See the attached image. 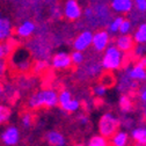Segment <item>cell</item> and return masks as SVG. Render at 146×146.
<instances>
[{
  "instance_id": "cell-1",
  "label": "cell",
  "mask_w": 146,
  "mask_h": 146,
  "mask_svg": "<svg viewBox=\"0 0 146 146\" xmlns=\"http://www.w3.org/2000/svg\"><path fill=\"white\" fill-rule=\"evenodd\" d=\"M57 104H59L58 93L52 88L41 89L38 92L31 94L28 99V107L30 109L54 108Z\"/></svg>"
},
{
  "instance_id": "cell-2",
  "label": "cell",
  "mask_w": 146,
  "mask_h": 146,
  "mask_svg": "<svg viewBox=\"0 0 146 146\" xmlns=\"http://www.w3.org/2000/svg\"><path fill=\"white\" fill-rule=\"evenodd\" d=\"M123 64V51L116 45H110L104 50L101 65L106 71H116Z\"/></svg>"
},
{
  "instance_id": "cell-3",
  "label": "cell",
  "mask_w": 146,
  "mask_h": 146,
  "mask_svg": "<svg viewBox=\"0 0 146 146\" xmlns=\"http://www.w3.org/2000/svg\"><path fill=\"white\" fill-rule=\"evenodd\" d=\"M121 125L119 118L113 113H106L101 116L99 121V132L106 138L113 137L114 133L118 131Z\"/></svg>"
},
{
  "instance_id": "cell-4",
  "label": "cell",
  "mask_w": 146,
  "mask_h": 146,
  "mask_svg": "<svg viewBox=\"0 0 146 146\" xmlns=\"http://www.w3.org/2000/svg\"><path fill=\"white\" fill-rule=\"evenodd\" d=\"M21 138L20 130L15 125H8L0 133V139L6 146H15L19 144Z\"/></svg>"
},
{
  "instance_id": "cell-5",
  "label": "cell",
  "mask_w": 146,
  "mask_h": 146,
  "mask_svg": "<svg viewBox=\"0 0 146 146\" xmlns=\"http://www.w3.org/2000/svg\"><path fill=\"white\" fill-rule=\"evenodd\" d=\"M13 65L22 72H26L30 68V56L26 50H16L13 54Z\"/></svg>"
},
{
  "instance_id": "cell-6",
  "label": "cell",
  "mask_w": 146,
  "mask_h": 146,
  "mask_svg": "<svg viewBox=\"0 0 146 146\" xmlns=\"http://www.w3.org/2000/svg\"><path fill=\"white\" fill-rule=\"evenodd\" d=\"M51 65H52L53 68H56V70H66V68H68L72 65L71 54H68L65 51L57 52L52 57Z\"/></svg>"
},
{
  "instance_id": "cell-7",
  "label": "cell",
  "mask_w": 146,
  "mask_h": 146,
  "mask_svg": "<svg viewBox=\"0 0 146 146\" xmlns=\"http://www.w3.org/2000/svg\"><path fill=\"white\" fill-rule=\"evenodd\" d=\"M93 36L94 34L90 31H82L80 35H78V37L73 41V48H74V50L85 51L86 49H88L93 43Z\"/></svg>"
},
{
  "instance_id": "cell-8",
  "label": "cell",
  "mask_w": 146,
  "mask_h": 146,
  "mask_svg": "<svg viewBox=\"0 0 146 146\" xmlns=\"http://www.w3.org/2000/svg\"><path fill=\"white\" fill-rule=\"evenodd\" d=\"M109 40H110L109 34L104 30H101V31H98L94 34L92 45L96 51H104L108 48Z\"/></svg>"
},
{
  "instance_id": "cell-9",
  "label": "cell",
  "mask_w": 146,
  "mask_h": 146,
  "mask_svg": "<svg viewBox=\"0 0 146 146\" xmlns=\"http://www.w3.org/2000/svg\"><path fill=\"white\" fill-rule=\"evenodd\" d=\"M64 14L70 20H77L81 15V8L76 0H67L64 7Z\"/></svg>"
},
{
  "instance_id": "cell-10",
  "label": "cell",
  "mask_w": 146,
  "mask_h": 146,
  "mask_svg": "<svg viewBox=\"0 0 146 146\" xmlns=\"http://www.w3.org/2000/svg\"><path fill=\"white\" fill-rule=\"evenodd\" d=\"M127 77L135 81H137V82L146 81V67L138 62L135 66H132L129 71H127Z\"/></svg>"
},
{
  "instance_id": "cell-11",
  "label": "cell",
  "mask_w": 146,
  "mask_h": 146,
  "mask_svg": "<svg viewBox=\"0 0 146 146\" xmlns=\"http://www.w3.org/2000/svg\"><path fill=\"white\" fill-rule=\"evenodd\" d=\"M45 140L50 146H65L66 145V139L63 133L59 131H49L45 135Z\"/></svg>"
},
{
  "instance_id": "cell-12",
  "label": "cell",
  "mask_w": 146,
  "mask_h": 146,
  "mask_svg": "<svg viewBox=\"0 0 146 146\" xmlns=\"http://www.w3.org/2000/svg\"><path fill=\"white\" fill-rule=\"evenodd\" d=\"M129 140H130V136L125 131H117L116 133L113 135V137H110V145L111 146H129Z\"/></svg>"
},
{
  "instance_id": "cell-13",
  "label": "cell",
  "mask_w": 146,
  "mask_h": 146,
  "mask_svg": "<svg viewBox=\"0 0 146 146\" xmlns=\"http://www.w3.org/2000/svg\"><path fill=\"white\" fill-rule=\"evenodd\" d=\"M133 38L129 35H121L116 40V46L122 50L123 52H126V51H130L133 46Z\"/></svg>"
},
{
  "instance_id": "cell-14",
  "label": "cell",
  "mask_w": 146,
  "mask_h": 146,
  "mask_svg": "<svg viewBox=\"0 0 146 146\" xmlns=\"http://www.w3.org/2000/svg\"><path fill=\"white\" fill-rule=\"evenodd\" d=\"M35 31V25L31 21H26L16 28V34L20 37H29Z\"/></svg>"
},
{
  "instance_id": "cell-15",
  "label": "cell",
  "mask_w": 146,
  "mask_h": 146,
  "mask_svg": "<svg viewBox=\"0 0 146 146\" xmlns=\"http://www.w3.org/2000/svg\"><path fill=\"white\" fill-rule=\"evenodd\" d=\"M12 35V26L6 17L0 16V41H5L11 37Z\"/></svg>"
},
{
  "instance_id": "cell-16",
  "label": "cell",
  "mask_w": 146,
  "mask_h": 146,
  "mask_svg": "<svg viewBox=\"0 0 146 146\" xmlns=\"http://www.w3.org/2000/svg\"><path fill=\"white\" fill-rule=\"evenodd\" d=\"M111 7L118 13H126L132 7V0H113Z\"/></svg>"
},
{
  "instance_id": "cell-17",
  "label": "cell",
  "mask_w": 146,
  "mask_h": 146,
  "mask_svg": "<svg viewBox=\"0 0 146 146\" xmlns=\"http://www.w3.org/2000/svg\"><path fill=\"white\" fill-rule=\"evenodd\" d=\"M118 107H119V110L123 113V114H129L132 108H133V103H132V100L130 99L129 95H122L118 100Z\"/></svg>"
},
{
  "instance_id": "cell-18",
  "label": "cell",
  "mask_w": 146,
  "mask_h": 146,
  "mask_svg": "<svg viewBox=\"0 0 146 146\" xmlns=\"http://www.w3.org/2000/svg\"><path fill=\"white\" fill-rule=\"evenodd\" d=\"M81 107V102L78 99L72 98L70 101H67L66 103H64L63 106H60V108L66 113H77Z\"/></svg>"
},
{
  "instance_id": "cell-19",
  "label": "cell",
  "mask_w": 146,
  "mask_h": 146,
  "mask_svg": "<svg viewBox=\"0 0 146 146\" xmlns=\"http://www.w3.org/2000/svg\"><path fill=\"white\" fill-rule=\"evenodd\" d=\"M131 138L136 143L146 144V127H136L131 131Z\"/></svg>"
},
{
  "instance_id": "cell-20",
  "label": "cell",
  "mask_w": 146,
  "mask_h": 146,
  "mask_svg": "<svg viewBox=\"0 0 146 146\" xmlns=\"http://www.w3.org/2000/svg\"><path fill=\"white\" fill-rule=\"evenodd\" d=\"M87 146H110V144L108 141V138L103 137L102 135H96L88 140Z\"/></svg>"
},
{
  "instance_id": "cell-21",
  "label": "cell",
  "mask_w": 146,
  "mask_h": 146,
  "mask_svg": "<svg viewBox=\"0 0 146 146\" xmlns=\"http://www.w3.org/2000/svg\"><path fill=\"white\" fill-rule=\"evenodd\" d=\"M133 40L138 43V44H144L146 43V23L141 25L137 31L133 35Z\"/></svg>"
},
{
  "instance_id": "cell-22",
  "label": "cell",
  "mask_w": 146,
  "mask_h": 146,
  "mask_svg": "<svg viewBox=\"0 0 146 146\" xmlns=\"http://www.w3.org/2000/svg\"><path fill=\"white\" fill-rule=\"evenodd\" d=\"M12 45L9 42H0V59H5L7 58L9 54L12 53Z\"/></svg>"
},
{
  "instance_id": "cell-23",
  "label": "cell",
  "mask_w": 146,
  "mask_h": 146,
  "mask_svg": "<svg viewBox=\"0 0 146 146\" xmlns=\"http://www.w3.org/2000/svg\"><path fill=\"white\" fill-rule=\"evenodd\" d=\"M11 117V109L7 106L0 104V125L5 124Z\"/></svg>"
},
{
  "instance_id": "cell-24",
  "label": "cell",
  "mask_w": 146,
  "mask_h": 146,
  "mask_svg": "<svg viewBox=\"0 0 146 146\" xmlns=\"http://www.w3.org/2000/svg\"><path fill=\"white\" fill-rule=\"evenodd\" d=\"M84 51H79V50H74L71 53V58H72V64L73 65H81L85 60V56H84Z\"/></svg>"
},
{
  "instance_id": "cell-25",
  "label": "cell",
  "mask_w": 146,
  "mask_h": 146,
  "mask_svg": "<svg viewBox=\"0 0 146 146\" xmlns=\"http://www.w3.org/2000/svg\"><path fill=\"white\" fill-rule=\"evenodd\" d=\"M123 21H124V19H123V17H121V16L114 19L111 21V23L109 25V31H110V33H117V31H119V28H121Z\"/></svg>"
},
{
  "instance_id": "cell-26",
  "label": "cell",
  "mask_w": 146,
  "mask_h": 146,
  "mask_svg": "<svg viewBox=\"0 0 146 146\" xmlns=\"http://www.w3.org/2000/svg\"><path fill=\"white\" fill-rule=\"evenodd\" d=\"M107 86L106 85H103V84H98V85H95L94 87H93V93H94V95L95 96H98V98H103L104 95H106V93H107Z\"/></svg>"
},
{
  "instance_id": "cell-27",
  "label": "cell",
  "mask_w": 146,
  "mask_h": 146,
  "mask_svg": "<svg viewBox=\"0 0 146 146\" xmlns=\"http://www.w3.org/2000/svg\"><path fill=\"white\" fill-rule=\"evenodd\" d=\"M72 94L66 89H63L58 93V101H59V106H63L64 103H66L67 101H70L72 99Z\"/></svg>"
},
{
  "instance_id": "cell-28",
  "label": "cell",
  "mask_w": 146,
  "mask_h": 146,
  "mask_svg": "<svg viewBox=\"0 0 146 146\" xmlns=\"http://www.w3.org/2000/svg\"><path fill=\"white\" fill-rule=\"evenodd\" d=\"M46 68H48V63L45 60H37L33 66V71L35 73H42Z\"/></svg>"
},
{
  "instance_id": "cell-29",
  "label": "cell",
  "mask_w": 146,
  "mask_h": 146,
  "mask_svg": "<svg viewBox=\"0 0 146 146\" xmlns=\"http://www.w3.org/2000/svg\"><path fill=\"white\" fill-rule=\"evenodd\" d=\"M21 124H22L23 127H26V129L30 127L31 124H33V116H31V114H29V113L23 114L22 117H21Z\"/></svg>"
},
{
  "instance_id": "cell-30",
  "label": "cell",
  "mask_w": 146,
  "mask_h": 146,
  "mask_svg": "<svg viewBox=\"0 0 146 146\" xmlns=\"http://www.w3.org/2000/svg\"><path fill=\"white\" fill-rule=\"evenodd\" d=\"M114 77H113V74H110V73H107V74H103V77H102V79H101V84H103V85H106L107 87H110V86H113L114 85Z\"/></svg>"
},
{
  "instance_id": "cell-31",
  "label": "cell",
  "mask_w": 146,
  "mask_h": 146,
  "mask_svg": "<svg viewBox=\"0 0 146 146\" xmlns=\"http://www.w3.org/2000/svg\"><path fill=\"white\" fill-rule=\"evenodd\" d=\"M131 30V22L130 21H127V20H124L121 28H119V33L122 35H126V34H129Z\"/></svg>"
},
{
  "instance_id": "cell-32",
  "label": "cell",
  "mask_w": 146,
  "mask_h": 146,
  "mask_svg": "<svg viewBox=\"0 0 146 146\" xmlns=\"http://www.w3.org/2000/svg\"><path fill=\"white\" fill-rule=\"evenodd\" d=\"M135 4H136V7L140 12L146 11V0H135Z\"/></svg>"
},
{
  "instance_id": "cell-33",
  "label": "cell",
  "mask_w": 146,
  "mask_h": 146,
  "mask_svg": "<svg viewBox=\"0 0 146 146\" xmlns=\"http://www.w3.org/2000/svg\"><path fill=\"white\" fill-rule=\"evenodd\" d=\"M78 122H79L81 125H87L88 122H89V119H88V117H87L85 114H80V115L78 116Z\"/></svg>"
},
{
  "instance_id": "cell-34",
  "label": "cell",
  "mask_w": 146,
  "mask_h": 146,
  "mask_svg": "<svg viewBox=\"0 0 146 146\" xmlns=\"http://www.w3.org/2000/svg\"><path fill=\"white\" fill-rule=\"evenodd\" d=\"M139 98L141 100V102L146 103V86L140 88V92H139Z\"/></svg>"
},
{
  "instance_id": "cell-35",
  "label": "cell",
  "mask_w": 146,
  "mask_h": 146,
  "mask_svg": "<svg viewBox=\"0 0 146 146\" xmlns=\"http://www.w3.org/2000/svg\"><path fill=\"white\" fill-rule=\"evenodd\" d=\"M143 52H144V48L141 44H139V46L136 49V54L137 56H140V54H143Z\"/></svg>"
},
{
  "instance_id": "cell-36",
  "label": "cell",
  "mask_w": 146,
  "mask_h": 146,
  "mask_svg": "<svg viewBox=\"0 0 146 146\" xmlns=\"http://www.w3.org/2000/svg\"><path fill=\"white\" fill-rule=\"evenodd\" d=\"M4 94H5V88H4L3 84H1V81H0V100H1V99H3Z\"/></svg>"
},
{
  "instance_id": "cell-37",
  "label": "cell",
  "mask_w": 146,
  "mask_h": 146,
  "mask_svg": "<svg viewBox=\"0 0 146 146\" xmlns=\"http://www.w3.org/2000/svg\"><path fill=\"white\" fill-rule=\"evenodd\" d=\"M85 14H86V16H90V15L93 14V11L90 9V8H87V9L85 11Z\"/></svg>"
},
{
  "instance_id": "cell-38",
  "label": "cell",
  "mask_w": 146,
  "mask_h": 146,
  "mask_svg": "<svg viewBox=\"0 0 146 146\" xmlns=\"http://www.w3.org/2000/svg\"><path fill=\"white\" fill-rule=\"evenodd\" d=\"M139 63H140L141 65H144V66L146 67V57H144V58H141V59L139 60Z\"/></svg>"
},
{
  "instance_id": "cell-39",
  "label": "cell",
  "mask_w": 146,
  "mask_h": 146,
  "mask_svg": "<svg viewBox=\"0 0 146 146\" xmlns=\"http://www.w3.org/2000/svg\"><path fill=\"white\" fill-rule=\"evenodd\" d=\"M135 146H146V144H140V143H136Z\"/></svg>"
},
{
  "instance_id": "cell-40",
  "label": "cell",
  "mask_w": 146,
  "mask_h": 146,
  "mask_svg": "<svg viewBox=\"0 0 146 146\" xmlns=\"http://www.w3.org/2000/svg\"><path fill=\"white\" fill-rule=\"evenodd\" d=\"M76 146H87V145H84V144H77Z\"/></svg>"
},
{
  "instance_id": "cell-41",
  "label": "cell",
  "mask_w": 146,
  "mask_h": 146,
  "mask_svg": "<svg viewBox=\"0 0 146 146\" xmlns=\"http://www.w3.org/2000/svg\"><path fill=\"white\" fill-rule=\"evenodd\" d=\"M144 116H145V121H146V108H145V111H144Z\"/></svg>"
},
{
  "instance_id": "cell-42",
  "label": "cell",
  "mask_w": 146,
  "mask_h": 146,
  "mask_svg": "<svg viewBox=\"0 0 146 146\" xmlns=\"http://www.w3.org/2000/svg\"><path fill=\"white\" fill-rule=\"evenodd\" d=\"M0 63H1V59H0Z\"/></svg>"
}]
</instances>
